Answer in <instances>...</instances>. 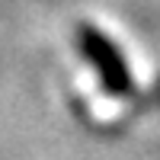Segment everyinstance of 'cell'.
Returning <instances> with one entry per match:
<instances>
[{
  "label": "cell",
  "instance_id": "6da1fadb",
  "mask_svg": "<svg viewBox=\"0 0 160 160\" xmlns=\"http://www.w3.org/2000/svg\"><path fill=\"white\" fill-rule=\"evenodd\" d=\"M77 45H80V55H83L99 74V83L109 96H128L131 93V71H128V61L122 58V51L112 45V38L99 32L96 26H80L77 29Z\"/></svg>",
  "mask_w": 160,
  "mask_h": 160
}]
</instances>
